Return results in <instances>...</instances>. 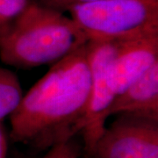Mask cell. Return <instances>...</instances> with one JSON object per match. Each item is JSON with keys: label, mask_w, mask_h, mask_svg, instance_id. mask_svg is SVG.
<instances>
[{"label": "cell", "mask_w": 158, "mask_h": 158, "mask_svg": "<svg viewBox=\"0 0 158 158\" xmlns=\"http://www.w3.org/2000/svg\"><path fill=\"white\" fill-rule=\"evenodd\" d=\"M33 2L34 0H0V28L16 19Z\"/></svg>", "instance_id": "9"}, {"label": "cell", "mask_w": 158, "mask_h": 158, "mask_svg": "<svg viewBox=\"0 0 158 158\" xmlns=\"http://www.w3.org/2000/svg\"><path fill=\"white\" fill-rule=\"evenodd\" d=\"M116 49L117 42L88 41L87 44L90 90L84 128L81 132L87 157L106 127L107 110L116 97L110 84V67Z\"/></svg>", "instance_id": "5"}, {"label": "cell", "mask_w": 158, "mask_h": 158, "mask_svg": "<svg viewBox=\"0 0 158 158\" xmlns=\"http://www.w3.org/2000/svg\"><path fill=\"white\" fill-rule=\"evenodd\" d=\"M149 1H153V2H158V0H149Z\"/></svg>", "instance_id": "13"}, {"label": "cell", "mask_w": 158, "mask_h": 158, "mask_svg": "<svg viewBox=\"0 0 158 158\" xmlns=\"http://www.w3.org/2000/svg\"><path fill=\"white\" fill-rule=\"evenodd\" d=\"M87 44L61 59L23 95L10 115V137L44 151L84 128L90 90Z\"/></svg>", "instance_id": "1"}, {"label": "cell", "mask_w": 158, "mask_h": 158, "mask_svg": "<svg viewBox=\"0 0 158 158\" xmlns=\"http://www.w3.org/2000/svg\"><path fill=\"white\" fill-rule=\"evenodd\" d=\"M69 12L88 41L121 42L158 34V2L98 0Z\"/></svg>", "instance_id": "3"}, {"label": "cell", "mask_w": 158, "mask_h": 158, "mask_svg": "<svg viewBox=\"0 0 158 158\" xmlns=\"http://www.w3.org/2000/svg\"><path fill=\"white\" fill-rule=\"evenodd\" d=\"M22 97L17 76L9 69L0 68V121L16 110Z\"/></svg>", "instance_id": "8"}, {"label": "cell", "mask_w": 158, "mask_h": 158, "mask_svg": "<svg viewBox=\"0 0 158 158\" xmlns=\"http://www.w3.org/2000/svg\"><path fill=\"white\" fill-rule=\"evenodd\" d=\"M106 127L88 158H158V121L118 114Z\"/></svg>", "instance_id": "4"}, {"label": "cell", "mask_w": 158, "mask_h": 158, "mask_svg": "<svg viewBox=\"0 0 158 158\" xmlns=\"http://www.w3.org/2000/svg\"><path fill=\"white\" fill-rule=\"evenodd\" d=\"M124 113L158 121V62L115 97L106 116Z\"/></svg>", "instance_id": "7"}, {"label": "cell", "mask_w": 158, "mask_h": 158, "mask_svg": "<svg viewBox=\"0 0 158 158\" xmlns=\"http://www.w3.org/2000/svg\"><path fill=\"white\" fill-rule=\"evenodd\" d=\"M7 153V141L6 133L2 125L0 124V158H6Z\"/></svg>", "instance_id": "12"}, {"label": "cell", "mask_w": 158, "mask_h": 158, "mask_svg": "<svg viewBox=\"0 0 158 158\" xmlns=\"http://www.w3.org/2000/svg\"><path fill=\"white\" fill-rule=\"evenodd\" d=\"M80 148L74 138L48 149L42 158H79Z\"/></svg>", "instance_id": "10"}, {"label": "cell", "mask_w": 158, "mask_h": 158, "mask_svg": "<svg viewBox=\"0 0 158 158\" xmlns=\"http://www.w3.org/2000/svg\"><path fill=\"white\" fill-rule=\"evenodd\" d=\"M88 42L71 18L33 2L0 28V59L19 69L56 63Z\"/></svg>", "instance_id": "2"}, {"label": "cell", "mask_w": 158, "mask_h": 158, "mask_svg": "<svg viewBox=\"0 0 158 158\" xmlns=\"http://www.w3.org/2000/svg\"><path fill=\"white\" fill-rule=\"evenodd\" d=\"M158 62V34L117 42L110 84L117 96Z\"/></svg>", "instance_id": "6"}, {"label": "cell", "mask_w": 158, "mask_h": 158, "mask_svg": "<svg viewBox=\"0 0 158 158\" xmlns=\"http://www.w3.org/2000/svg\"><path fill=\"white\" fill-rule=\"evenodd\" d=\"M98 0H34L40 6L59 12L69 11L76 6L92 3Z\"/></svg>", "instance_id": "11"}]
</instances>
